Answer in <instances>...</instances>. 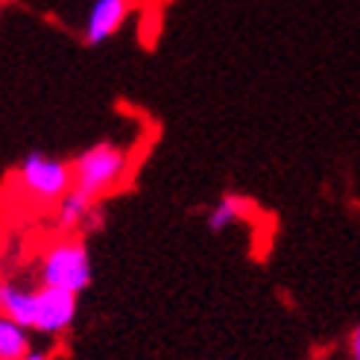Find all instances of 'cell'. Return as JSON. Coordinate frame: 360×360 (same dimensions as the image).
Returning <instances> with one entry per match:
<instances>
[{"label": "cell", "mask_w": 360, "mask_h": 360, "mask_svg": "<svg viewBox=\"0 0 360 360\" xmlns=\"http://www.w3.org/2000/svg\"><path fill=\"white\" fill-rule=\"evenodd\" d=\"M94 205L97 202L85 200V196L77 193V191L65 193L62 200H59V205L53 208V223H56L59 235H82L85 220H88V214H91Z\"/></svg>", "instance_id": "cell-7"}, {"label": "cell", "mask_w": 360, "mask_h": 360, "mask_svg": "<svg viewBox=\"0 0 360 360\" xmlns=\"http://www.w3.org/2000/svg\"><path fill=\"white\" fill-rule=\"evenodd\" d=\"M39 284L82 296L94 284V258L82 235H59L39 255Z\"/></svg>", "instance_id": "cell-4"}, {"label": "cell", "mask_w": 360, "mask_h": 360, "mask_svg": "<svg viewBox=\"0 0 360 360\" xmlns=\"http://www.w3.org/2000/svg\"><path fill=\"white\" fill-rule=\"evenodd\" d=\"M9 185L15 188L18 200L35 208H56L62 196L74 191V170L65 158L32 150L12 167Z\"/></svg>", "instance_id": "cell-3"}, {"label": "cell", "mask_w": 360, "mask_h": 360, "mask_svg": "<svg viewBox=\"0 0 360 360\" xmlns=\"http://www.w3.org/2000/svg\"><path fill=\"white\" fill-rule=\"evenodd\" d=\"M346 354H349V360H360V322L346 337Z\"/></svg>", "instance_id": "cell-9"}, {"label": "cell", "mask_w": 360, "mask_h": 360, "mask_svg": "<svg viewBox=\"0 0 360 360\" xmlns=\"http://www.w3.org/2000/svg\"><path fill=\"white\" fill-rule=\"evenodd\" d=\"M74 191L91 202H105L129 179V147L117 141H97L70 158Z\"/></svg>", "instance_id": "cell-2"}, {"label": "cell", "mask_w": 360, "mask_h": 360, "mask_svg": "<svg viewBox=\"0 0 360 360\" xmlns=\"http://www.w3.org/2000/svg\"><path fill=\"white\" fill-rule=\"evenodd\" d=\"M32 346H35L32 331L0 314V360H24Z\"/></svg>", "instance_id": "cell-8"}, {"label": "cell", "mask_w": 360, "mask_h": 360, "mask_svg": "<svg viewBox=\"0 0 360 360\" xmlns=\"http://www.w3.org/2000/svg\"><path fill=\"white\" fill-rule=\"evenodd\" d=\"M79 299L82 296L56 290V287L0 278V314L15 319L18 326H24L32 334H70L79 316Z\"/></svg>", "instance_id": "cell-1"}, {"label": "cell", "mask_w": 360, "mask_h": 360, "mask_svg": "<svg viewBox=\"0 0 360 360\" xmlns=\"http://www.w3.org/2000/svg\"><path fill=\"white\" fill-rule=\"evenodd\" d=\"M24 360H56V349H50V346H41V343H35Z\"/></svg>", "instance_id": "cell-10"}, {"label": "cell", "mask_w": 360, "mask_h": 360, "mask_svg": "<svg viewBox=\"0 0 360 360\" xmlns=\"http://www.w3.org/2000/svg\"><path fill=\"white\" fill-rule=\"evenodd\" d=\"M255 208L249 196L240 193H223L217 202L205 211V229L211 235H223V231L240 226L243 220H249V211Z\"/></svg>", "instance_id": "cell-6"}, {"label": "cell", "mask_w": 360, "mask_h": 360, "mask_svg": "<svg viewBox=\"0 0 360 360\" xmlns=\"http://www.w3.org/2000/svg\"><path fill=\"white\" fill-rule=\"evenodd\" d=\"M135 0H94L82 24V44L100 47L117 35V30L126 24V18L135 12Z\"/></svg>", "instance_id": "cell-5"}]
</instances>
